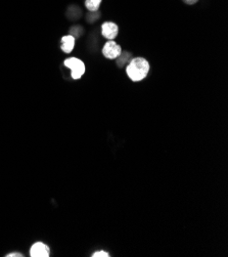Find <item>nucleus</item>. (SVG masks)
<instances>
[{"label":"nucleus","mask_w":228,"mask_h":257,"mask_svg":"<svg viewBox=\"0 0 228 257\" xmlns=\"http://www.w3.org/2000/svg\"><path fill=\"white\" fill-rule=\"evenodd\" d=\"M102 4V0H86L85 6L90 11H97Z\"/></svg>","instance_id":"obj_7"},{"label":"nucleus","mask_w":228,"mask_h":257,"mask_svg":"<svg viewBox=\"0 0 228 257\" xmlns=\"http://www.w3.org/2000/svg\"><path fill=\"white\" fill-rule=\"evenodd\" d=\"M182 1L188 5H193V4H196L199 0H182Z\"/></svg>","instance_id":"obj_9"},{"label":"nucleus","mask_w":228,"mask_h":257,"mask_svg":"<svg viewBox=\"0 0 228 257\" xmlns=\"http://www.w3.org/2000/svg\"><path fill=\"white\" fill-rule=\"evenodd\" d=\"M91 256H93V257H109L110 254L106 251H99V252L93 253Z\"/></svg>","instance_id":"obj_8"},{"label":"nucleus","mask_w":228,"mask_h":257,"mask_svg":"<svg viewBox=\"0 0 228 257\" xmlns=\"http://www.w3.org/2000/svg\"><path fill=\"white\" fill-rule=\"evenodd\" d=\"M65 66L72 71L73 79H80L85 73L84 63L77 57H69L65 61Z\"/></svg>","instance_id":"obj_2"},{"label":"nucleus","mask_w":228,"mask_h":257,"mask_svg":"<svg viewBox=\"0 0 228 257\" xmlns=\"http://www.w3.org/2000/svg\"><path fill=\"white\" fill-rule=\"evenodd\" d=\"M103 53L109 60H115L122 54V48L114 40H109L103 48Z\"/></svg>","instance_id":"obj_3"},{"label":"nucleus","mask_w":228,"mask_h":257,"mask_svg":"<svg viewBox=\"0 0 228 257\" xmlns=\"http://www.w3.org/2000/svg\"><path fill=\"white\" fill-rule=\"evenodd\" d=\"M75 47V37L72 35H67L62 38V45L61 48L64 52L70 53Z\"/></svg>","instance_id":"obj_6"},{"label":"nucleus","mask_w":228,"mask_h":257,"mask_svg":"<svg viewBox=\"0 0 228 257\" xmlns=\"http://www.w3.org/2000/svg\"><path fill=\"white\" fill-rule=\"evenodd\" d=\"M6 256H7V257H16V256H17V257H22L23 255H22L21 253H16V252H14V253H9V254H7Z\"/></svg>","instance_id":"obj_10"},{"label":"nucleus","mask_w":228,"mask_h":257,"mask_svg":"<svg viewBox=\"0 0 228 257\" xmlns=\"http://www.w3.org/2000/svg\"><path fill=\"white\" fill-rule=\"evenodd\" d=\"M30 255L32 257H48L50 255V250L44 243L37 242L31 247Z\"/></svg>","instance_id":"obj_5"},{"label":"nucleus","mask_w":228,"mask_h":257,"mask_svg":"<svg viewBox=\"0 0 228 257\" xmlns=\"http://www.w3.org/2000/svg\"><path fill=\"white\" fill-rule=\"evenodd\" d=\"M119 28L117 24L113 22H107L104 23L102 26V34L108 40H114L118 36Z\"/></svg>","instance_id":"obj_4"},{"label":"nucleus","mask_w":228,"mask_h":257,"mask_svg":"<svg viewBox=\"0 0 228 257\" xmlns=\"http://www.w3.org/2000/svg\"><path fill=\"white\" fill-rule=\"evenodd\" d=\"M149 64L144 57L132 58L126 68V73L132 81L139 82L147 76Z\"/></svg>","instance_id":"obj_1"}]
</instances>
